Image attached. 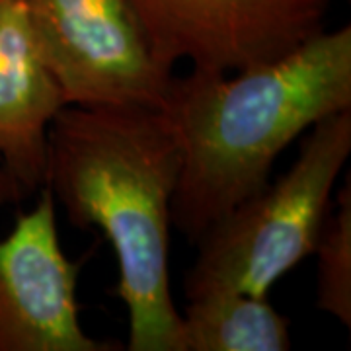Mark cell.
I'll list each match as a JSON object with an SVG mask.
<instances>
[{"instance_id": "obj_1", "label": "cell", "mask_w": 351, "mask_h": 351, "mask_svg": "<svg viewBox=\"0 0 351 351\" xmlns=\"http://www.w3.org/2000/svg\"><path fill=\"white\" fill-rule=\"evenodd\" d=\"M180 149L162 106H76L53 117L43 186L78 228L110 240L129 351H182L170 293V205Z\"/></svg>"}, {"instance_id": "obj_2", "label": "cell", "mask_w": 351, "mask_h": 351, "mask_svg": "<svg viewBox=\"0 0 351 351\" xmlns=\"http://www.w3.org/2000/svg\"><path fill=\"white\" fill-rule=\"evenodd\" d=\"M174 78L162 110L180 149L170 221L189 240L267 184L276 158L320 119L351 110V27L269 63Z\"/></svg>"}, {"instance_id": "obj_3", "label": "cell", "mask_w": 351, "mask_h": 351, "mask_svg": "<svg viewBox=\"0 0 351 351\" xmlns=\"http://www.w3.org/2000/svg\"><path fill=\"white\" fill-rule=\"evenodd\" d=\"M297 160L274 186L265 184L197 239L184 293H248L269 289L314 254L332 207V189L351 152V110L320 119Z\"/></svg>"}, {"instance_id": "obj_4", "label": "cell", "mask_w": 351, "mask_h": 351, "mask_svg": "<svg viewBox=\"0 0 351 351\" xmlns=\"http://www.w3.org/2000/svg\"><path fill=\"white\" fill-rule=\"evenodd\" d=\"M22 2L66 106H162L172 71L127 0Z\"/></svg>"}, {"instance_id": "obj_5", "label": "cell", "mask_w": 351, "mask_h": 351, "mask_svg": "<svg viewBox=\"0 0 351 351\" xmlns=\"http://www.w3.org/2000/svg\"><path fill=\"white\" fill-rule=\"evenodd\" d=\"M154 57L174 69L234 73L269 63L324 32L330 0H127Z\"/></svg>"}, {"instance_id": "obj_6", "label": "cell", "mask_w": 351, "mask_h": 351, "mask_svg": "<svg viewBox=\"0 0 351 351\" xmlns=\"http://www.w3.org/2000/svg\"><path fill=\"white\" fill-rule=\"evenodd\" d=\"M82 262L61 250L55 199L41 188L36 207L18 215L0 240V351H115L117 341L88 336L78 318Z\"/></svg>"}, {"instance_id": "obj_7", "label": "cell", "mask_w": 351, "mask_h": 351, "mask_svg": "<svg viewBox=\"0 0 351 351\" xmlns=\"http://www.w3.org/2000/svg\"><path fill=\"white\" fill-rule=\"evenodd\" d=\"M66 106L22 0H0V164L25 193L43 186L47 131Z\"/></svg>"}, {"instance_id": "obj_8", "label": "cell", "mask_w": 351, "mask_h": 351, "mask_svg": "<svg viewBox=\"0 0 351 351\" xmlns=\"http://www.w3.org/2000/svg\"><path fill=\"white\" fill-rule=\"evenodd\" d=\"M289 320L267 297L209 293L188 299L182 351H287Z\"/></svg>"}, {"instance_id": "obj_9", "label": "cell", "mask_w": 351, "mask_h": 351, "mask_svg": "<svg viewBox=\"0 0 351 351\" xmlns=\"http://www.w3.org/2000/svg\"><path fill=\"white\" fill-rule=\"evenodd\" d=\"M314 254L318 256L316 306L346 328L351 326V182L336 195Z\"/></svg>"}, {"instance_id": "obj_10", "label": "cell", "mask_w": 351, "mask_h": 351, "mask_svg": "<svg viewBox=\"0 0 351 351\" xmlns=\"http://www.w3.org/2000/svg\"><path fill=\"white\" fill-rule=\"evenodd\" d=\"M25 195L24 188L14 180L12 176L4 170V166L0 164V209L8 203L20 201Z\"/></svg>"}]
</instances>
